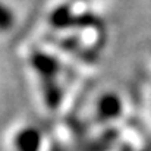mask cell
Returning <instances> with one entry per match:
<instances>
[{
    "mask_svg": "<svg viewBox=\"0 0 151 151\" xmlns=\"http://www.w3.org/2000/svg\"><path fill=\"white\" fill-rule=\"evenodd\" d=\"M12 145L15 151H40L43 145V137L37 128L24 126L13 134Z\"/></svg>",
    "mask_w": 151,
    "mask_h": 151,
    "instance_id": "6da1fadb",
    "label": "cell"
},
{
    "mask_svg": "<svg viewBox=\"0 0 151 151\" xmlns=\"http://www.w3.org/2000/svg\"><path fill=\"white\" fill-rule=\"evenodd\" d=\"M97 107L100 119H113L122 113V101L116 94H104Z\"/></svg>",
    "mask_w": 151,
    "mask_h": 151,
    "instance_id": "7a4b0ae2",
    "label": "cell"
},
{
    "mask_svg": "<svg viewBox=\"0 0 151 151\" xmlns=\"http://www.w3.org/2000/svg\"><path fill=\"white\" fill-rule=\"evenodd\" d=\"M32 65H34L35 69H37L38 72H41L44 76H51V75H54L56 70H57V63H56V60H54L53 57L46 56V54H41V53H38V54H35V56L32 57Z\"/></svg>",
    "mask_w": 151,
    "mask_h": 151,
    "instance_id": "3957f363",
    "label": "cell"
},
{
    "mask_svg": "<svg viewBox=\"0 0 151 151\" xmlns=\"http://www.w3.org/2000/svg\"><path fill=\"white\" fill-rule=\"evenodd\" d=\"M51 22H53V25L62 28V27H66V25H69L70 22H73V19H72L70 12H69L68 7H59V9L53 13Z\"/></svg>",
    "mask_w": 151,
    "mask_h": 151,
    "instance_id": "277c9868",
    "label": "cell"
},
{
    "mask_svg": "<svg viewBox=\"0 0 151 151\" xmlns=\"http://www.w3.org/2000/svg\"><path fill=\"white\" fill-rule=\"evenodd\" d=\"M12 24H13V15H12V12L6 6L0 4V31L9 29L12 27Z\"/></svg>",
    "mask_w": 151,
    "mask_h": 151,
    "instance_id": "5b68a950",
    "label": "cell"
}]
</instances>
